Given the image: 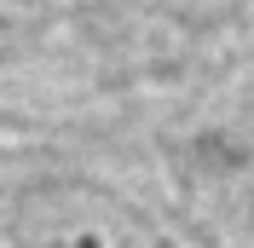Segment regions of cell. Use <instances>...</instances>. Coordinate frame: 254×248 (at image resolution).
<instances>
[{"mask_svg":"<svg viewBox=\"0 0 254 248\" xmlns=\"http://www.w3.org/2000/svg\"><path fill=\"white\" fill-rule=\"evenodd\" d=\"M17 248H174L162 225L122 190H98L81 179L29 190L12 214Z\"/></svg>","mask_w":254,"mask_h":248,"instance_id":"cell-1","label":"cell"}]
</instances>
